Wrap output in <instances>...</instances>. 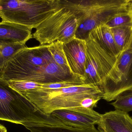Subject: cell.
<instances>
[{"mask_svg":"<svg viewBox=\"0 0 132 132\" xmlns=\"http://www.w3.org/2000/svg\"><path fill=\"white\" fill-rule=\"evenodd\" d=\"M98 128L109 132H132V118L128 113L115 110L101 114Z\"/></svg>","mask_w":132,"mask_h":132,"instance_id":"ba28073f","label":"cell"},{"mask_svg":"<svg viewBox=\"0 0 132 132\" xmlns=\"http://www.w3.org/2000/svg\"><path fill=\"white\" fill-rule=\"evenodd\" d=\"M98 129H99V130H100V131H101L102 132H109L107 131H104V130H102V129H100L98 128Z\"/></svg>","mask_w":132,"mask_h":132,"instance_id":"44dd1931","label":"cell"},{"mask_svg":"<svg viewBox=\"0 0 132 132\" xmlns=\"http://www.w3.org/2000/svg\"><path fill=\"white\" fill-rule=\"evenodd\" d=\"M78 27V21L74 14L62 7L36 28L32 38L38 41L40 45L57 41L64 44L76 37Z\"/></svg>","mask_w":132,"mask_h":132,"instance_id":"5b68a950","label":"cell"},{"mask_svg":"<svg viewBox=\"0 0 132 132\" xmlns=\"http://www.w3.org/2000/svg\"><path fill=\"white\" fill-rule=\"evenodd\" d=\"M110 28L128 26L132 27V0H129L125 11L117 15L107 24Z\"/></svg>","mask_w":132,"mask_h":132,"instance_id":"2e32d148","label":"cell"},{"mask_svg":"<svg viewBox=\"0 0 132 132\" xmlns=\"http://www.w3.org/2000/svg\"><path fill=\"white\" fill-rule=\"evenodd\" d=\"M32 29L9 22H0V41L26 44L32 38Z\"/></svg>","mask_w":132,"mask_h":132,"instance_id":"9c48e42d","label":"cell"},{"mask_svg":"<svg viewBox=\"0 0 132 132\" xmlns=\"http://www.w3.org/2000/svg\"><path fill=\"white\" fill-rule=\"evenodd\" d=\"M52 115L65 121L75 124L82 128H92L98 125L101 119L67 110L55 111Z\"/></svg>","mask_w":132,"mask_h":132,"instance_id":"8fae6325","label":"cell"},{"mask_svg":"<svg viewBox=\"0 0 132 132\" xmlns=\"http://www.w3.org/2000/svg\"><path fill=\"white\" fill-rule=\"evenodd\" d=\"M0 132H7L6 128L1 124H0Z\"/></svg>","mask_w":132,"mask_h":132,"instance_id":"ffe728a7","label":"cell"},{"mask_svg":"<svg viewBox=\"0 0 132 132\" xmlns=\"http://www.w3.org/2000/svg\"><path fill=\"white\" fill-rule=\"evenodd\" d=\"M21 94L47 114H51L55 111L67 110L90 116L81 106L82 101L87 98H103L100 88L92 84L57 89L39 88Z\"/></svg>","mask_w":132,"mask_h":132,"instance_id":"7a4b0ae2","label":"cell"},{"mask_svg":"<svg viewBox=\"0 0 132 132\" xmlns=\"http://www.w3.org/2000/svg\"><path fill=\"white\" fill-rule=\"evenodd\" d=\"M48 49L53 59L58 65L64 69L71 72L64 53L63 43L57 41L49 44Z\"/></svg>","mask_w":132,"mask_h":132,"instance_id":"9a60e30c","label":"cell"},{"mask_svg":"<svg viewBox=\"0 0 132 132\" xmlns=\"http://www.w3.org/2000/svg\"><path fill=\"white\" fill-rule=\"evenodd\" d=\"M88 35L100 43L112 56L118 58L120 54L111 28L106 24L97 26L89 33Z\"/></svg>","mask_w":132,"mask_h":132,"instance_id":"30bf717a","label":"cell"},{"mask_svg":"<svg viewBox=\"0 0 132 132\" xmlns=\"http://www.w3.org/2000/svg\"><path fill=\"white\" fill-rule=\"evenodd\" d=\"M81 85L75 83L69 82H62V83H54L51 84H43L42 88L46 89H57L72 86ZM83 85V84H82Z\"/></svg>","mask_w":132,"mask_h":132,"instance_id":"d6986e66","label":"cell"},{"mask_svg":"<svg viewBox=\"0 0 132 132\" xmlns=\"http://www.w3.org/2000/svg\"><path fill=\"white\" fill-rule=\"evenodd\" d=\"M26 47L24 44L0 41V77L8 62L19 51Z\"/></svg>","mask_w":132,"mask_h":132,"instance_id":"4fadbf2b","label":"cell"},{"mask_svg":"<svg viewBox=\"0 0 132 132\" xmlns=\"http://www.w3.org/2000/svg\"><path fill=\"white\" fill-rule=\"evenodd\" d=\"M30 132H102L95 126L88 128H77L63 125H43L27 123L24 126Z\"/></svg>","mask_w":132,"mask_h":132,"instance_id":"7c38bea8","label":"cell"},{"mask_svg":"<svg viewBox=\"0 0 132 132\" xmlns=\"http://www.w3.org/2000/svg\"><path fill=\"white\" fill-rule=\"evenodd\" d=\"M7 82L12 88L20 94L28 91L42 88L43 85V84L29 81H9Z\"/></svg>","mask_w":132,"mask_h":132,"instance_id":"ac0fdd59","label":"cell"},{"mask_svg":"<svg viewBox=\"0 0 132 132\" xmlns=\"http://www.w3.org/2000/svg\"><path fill=\"white\" fill-rule=\"evenodd\" d=\"M111 104L116 110L128 113L132 111V90L127 91L120 95Z\"/></svg>","mask_w":132,"mask_h":132,"instance_id":"e0dca14e","label":"cell"},{"mask_svg":"<svg viewBox=\"0 0 132 132\" xmlns=\"http://www.w3.org/2000/svg\"><path fill=\"white\" fill-rule=\"evenodd\" d=\"M61 7L59 0H0V18L32 29Z\"/></svg>","mask_w":132,"mask_h":132,"instance_id":"277c9868","label":"cell"},{"mask_svg":"<svg viewBox=\"0 0 132 132\" xmlns=\"http://www.w3.org/2000/svg\"><path fill=\"white\" fill-rule=\"evenodd\" d=\"M63 50L71 73L84 84L87 57L86 41L75 37L63 44Z\"/></svg>","mask_w":132,"mask_h":132,"instance_id":"52a82bcc","label":"cell"},{"mask_svg":"<svg viewBox=\"0 0 132 132\" xmlns=\"http://www.w3.org/2000/svg\"><path fill=\"white\" fill-rule=\"evenodd\" d=\"M1 77L7 81L82 84L71 72L56 63L48 49V45L26 47L19 51L7 63Z\"/></svg>","mask_w":132,"mask_h":132,"instance_id":"6da1fadb","label":"cell"},{"mask_svg":"<svg viewBox=\"0 0 132 132\" xmlns=\"http://www.w3.org/2000/svg\"><path fill=\"white\" fill-rule=\"evenodd\" d=\"M116 44L120 53L124 51L126 45L131 35V26H121L111 28Z\"/></svg>","mask_w":132,"mask_h":132,"instance_id":"5bb4252c","label":"cell"},{"mask_svg":"<svg viewBox=\"0 0 132 132\" xmlns=\"http://www.w3.org/2000/svg\"><path fill=\"white\" fill-rule=\"evenodd\" d=\"M129 0H59L62 7L72 12L77 19L76 38L86 40L95 28L106 24L125 11Z\"/></svg>","mask_w":132,"mask_h":132,"instance_id":"3957f363","label":"cell"},{"mask_svg":"<svg viewBox=\"0 0 132 132\" xmlns=\"http://www.w3.org/2000/svg\"><path fill=\"white\" fill-rule=\"evenodd\" d=\"M36 106L0 77V120L24 126Z\"/></svg>","mask_w":132,"mask_h":132,"instance_id":"8992f818","label":"cell"}]
</instances>
